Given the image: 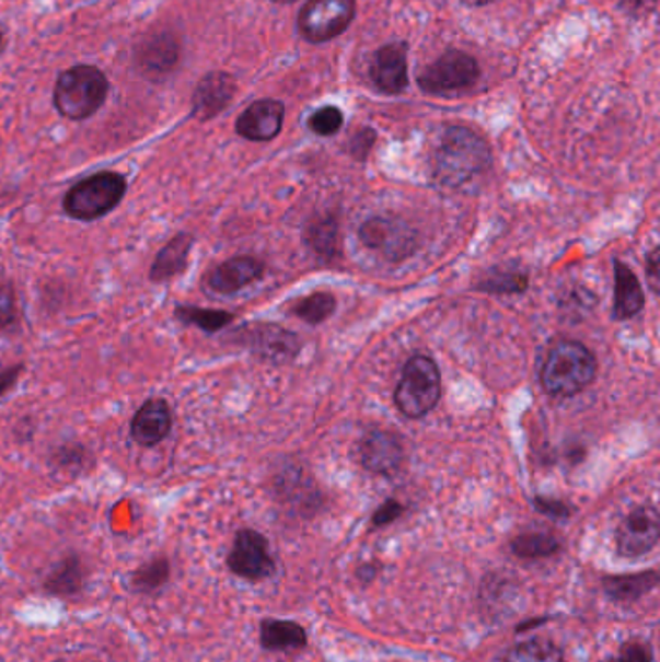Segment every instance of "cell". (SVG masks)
Wrapping results in <instances>:
<instances>
[{"mask_svg": "<svg viewBox=\"0 0 660 662\" xmlns=\"http://www.w3.org/2000/svg\"><path fill=\"white\" fill-rule=\"evenodd\" d=\"M493 165V151L483 136L467 126H450L435 155L436 181L445 188H461Z\"/></svg>", "mask_w": 660, "mask_h": 662, "instance_id": "6da1fadb", "label": "cell"}, {"mask_svg": "<svg viewBox=\"0 0 660 662\" xmlns=\"http://www.w3.org/2000/svg\"><path fill=\"white\" fill-rule=\"evenodd\" d=\"M594 376L597 359L593 352L579 341H560L546 355L541 384L551 395L569 397L583 392Z\"/></svg>", "mask_w": 660, "mask_h": 662, "instance_id": "7a4b0ae2", "label": "cell"}, {"mask_svg": "<svg viewBox=\"0 0 660 662\" xmlns=\"http://www.w3.org/2000/svg\"><path fill=\"white\" fill-rule=\"evenodd\" d=\"M109 95V80L100 68L80 65L65 70L55 85V107L70 120L92 117Z\"/></svg>", "mask_w": 660, "mask_h": 662, "instance_id": "3957f363", "label": "cell"}, {"mask_svg": "<svg viewBox=\"0 0 660 662\" xmlns=\"http://www.w3.org/2000/svg\"><path fill=\"white\" fill-rule=\"evenodd\" d=\"M126 188L128 183L120 173L101 171L76 183L65 196L62 208L68 218L76 221H95L105 218L125 200Z\"/></svg>", "mask_w": 660, "mask_h": 662, "instance_id": "277c9868", "label": "cell"}, {"mask_svg": "<svg viewBox=\"0 0 660 662\" xmlns=\"http://www.w3.org/2000/svg\"><path fill=\"white\" fill-rule=\"evenodd\" d=\"M440 397H442V378L436 362L425 355L413 357L405 364L402 382L395 390L397 409L409 419H420L435 409Z\"/></svg>", "mask_w": 660, "mask_h": 662, "instance_id": "5b68a950", "label": "cell"}, {"mask_svg": "<svg viewBox=\"0 0 660 662\" xmlns=\"http://www.w3.org/2000/svg\"><path fill=\"white\" fill-rule=\"evenodd\" d=\"M480 67L477 59L463 50H448L418 74V85L430 95L467 92L477 84Z\"/></svg>", "mask_w": 660, "mask_h": 662, "instance_id": "8992f818", "label": "cell"}, {"mask_svg": "<svg viewBox=\"0 0 660 662\" xmlns=\"http://www.w3.org/2000/svg\"><path fill=\"white\" fill-rule=\"evenodd\" d=\"M359 239L368 251L377 252L384 260L392 264L407 260L418 246L415 229L407 225L403 219L392 216L367 219L360 225Z\"/></svg>", "mask_w": 660, "mask_h": 662, "instance_id": "52a82bcc", "label": "cell"}, {"mask_svg": "<svg viewBox=\"0 0 660 662\" xmlns=\"http://www.w3.org/2000/svg\"><path fill=\"white\" fill-rule=\"evenodd\" d=\"M357 12L355 0H309L299 14V32L309 43H327L345 34Z\"/></svg>", "mask_w": 660, "mask_h": 662, "instance_id": "ba28073f", "label": "cell"}, {"mask_svg": "<svg viewBox=\"0 0 660 662\" xmlns=\"http://www.w3.org/2000/svg\"><path fill=\"white\" fill-rule=\"evenodd\" d=\"M233 341L251 349L259 359L277 364L293 361L301 351V339L294 336L293 332L277 324H251L241 327L236 329Z\"/></svg>", "mask_w": 660, "mask_h": 662, "instance_id": "9c48e42d", "label": "cell"}, {"mask_svg": "<svg viewBox=\"0 0 660 662\" xmlns=\"http://www.w3.org/2000/svg\"><path fill=\"white\" fill-rule=\"evenodd\" d=\"M227 566L239 578L262 581L276 573V562L269 553L268 538L254 529H241L233 548L227 556Z\"/></svg>", "mask_w": 660, "mask_h": 662, "instance_id": "30bf717a", "label": "cell"}, {"mask_svg": "<svg viewBox=\"0 0 660 662\" xmlns=\"http://www.w3.org/2000/svg\"><path fill=\"white\" fill-rule=\"evenodd\" d=\"M660 518L655 506H639L627 513L616 531V548L624 558H639L659 545Z\"/></svg>", "mask_w": 660, "mask_h": 662, "instance_id": "8fae6325", "label": "cell"}, {"mask_svg": "<svg viewBox=\"0 0 660 662\" xmlns=\"http://www.w3.org/2000/svg\"><path fill=\"white\" fill-rule=\"evenodd\" d=\"M360 460L370 473L392 477L405 462V445L402 438L390 430H370L362 445Z\"/></svg>", "mask_w": 660, "mask_h": 662, "instance_id": "7c38bea8", "label": "cell"}, {"mask_svg": "<svg viewBox=\"0 0 660 662\" xmlns=\"http://www.w3.org/2000/svg\"><path fill=\"white\" fill-rule=\"evenodd\" d=\"M370 78L378 92L397 95L409 85L407 43H387L374 53Z\"/></svg>", "mask_w": 660, "mask_h": 662, "instance_id": "4fadbf2b", "label": "cell"}, {"mask_svg": "<svg viewBox=\"0 0 660 662\" xmlns=\"http://www.w3.org/2000/svg\"><path fill=\"white\" fill-rule=\"evenodd\" d=\"M285 105L281 101H254L243 115L236 118V135L251 142H269L283 128Z\"/></svg>", "mask_w": 660, "mask_h": 662, "instance_id": "5bb4252c", "label": "cell"}, {"mask_svg": "<svg viewBox=\"0 0 660 662\" xmlns=\"http://www.w3.org/2000/svg\"><path fill=\"white\" fill-rule=\"evenodd\" d=\"M236 93V82L227 72H209L196 85L193 95V117L198 120H209L218 117L219 113L229 107Z\"/></svg>", "mask_w": 660, "mask_h": 662, "instance_id": "9a60e30c", "label": "cell"}, {"mask_svg": "<svg viewBox=\"0 0 660 662\" xmlns=\"http://www.w3.org/2000/svg\"><path fill=\"white\" fill-rule=\"evenodd\" d=\"M264 276V264L251 256H236L231 260L219 264L206 277V286L219 294L239 293L244 287L251 286Z\"/></svg>", "mask_w": 660, "mask_h": 662, "instance_id": "2e32d148", "label": "cell"}, {"mask_svg": "<svg viewBox=\"0 0 660 662\" xmlns=\"http://www.w3.org/2000/svg\"><path fill=\"white\" fill-rule=\"evenodd\" d=\"M171 428H173V413L169 403L163 399H150L136 413L130 425V437L136 444L151 448L161 444L171 434Z\"/></svg>", "mask_w": 660, "mask_h": 662, "instance_id": "e0dca14e", "label": "cell"}, {"mask_svg": "<svg viewBox=\"0 0 660 662\" xmlns=\"http://www.w3.org/2000/svg\"><path fill=\"white\" fill-rule=\"evenodd\" d=\"M176 60L178 42L167 32L150 35L136 47V65L148 78H165L176 67Z\"/></svg>", "mask_w": 660, "mask_h": 662, "instance_id": "ac0fdd59", "label": "cell"}, {"mask_svg": "<svg viewBox=\"0 0 660 662\" xmlns=\"http://www.w3.org/2000/svg\"><path fill=\"white\" fill-rule=\"evenodd\" d=\"M614 281H616L614 286L616 293H614L612 318L627 320L636 316L637 312L644 311V287L639 283L634 269L626 266L624 262H614Z\"/></svg>", "mask_w": 660, "mask_h": 662, "instance_id": "d6986e66", "label": "cell"}, {"mask_svg": "<svg viewBox=\"0 0 660 662\" xmlns=\"http://www.w3.org/2000/svg\"><path fill=\"white\" fill-rule=\"evenodd\" d=\"M194 246V236L190 233H178L173 236L155 256L151 264L150 279L153 283H163L173 277L181 276Z\"/></svg>", "mask_w": 660, "mask_h": 662, "instance_id": "ffe728a7", "label": "cell"}, {"mask_svg": "<svg viewBox=\"0 0 660 662\" xmlns=\"http://www.w3.org/2000/svg\"><path fill=\"white\" fill-rule=\"evenodd\" d=\"M659 581V571L647 570L627 576H606L602 579V589L614 603H636L655 591Z\"/></svg>", "mask_w": 660, "mask_h": 662, "instance_id": "44dd1931", "label": "cell"}, {"mask_svg": "<svg viewBox=\"0 0 660 662\" xmlns=\"http://www.w3.org/2000/svg\"><path fill=\"white\" fill-rule=\"evenodd\" d=\"M259 643L266 651L274 653L299 651L309 643V636L306 629L297 622L266 618L259 624Z\"/></svg>", "mask_w": 660, "mask_h": 662, "instance_id": "7402d4cb", "label": "cell"}, {"mask_svg": "<svg viewBox=\"0 0 660 662\" xmlns=\"http://www.w3.org/2000/svg\"><path fill=\"white\" fill-rule=\"evenodd\" d=\"M85 571L82 560L70 554L62 558L45 579L43 588L55 596H74L84 589Z\"/></svg>", "mask_w": 660, "mask_h": 662, "instance_id": "603a6c76", "label": "cell"}, {"mask_svg": "<svg viewBox=\"0 0 660 662\" xmlns=\"http://www.w3.org/2000/svg\"><path fill=\"white\" fill-rule=\"evenodd\" d=\"M561 550L560 538L546 531H531L511 541V553L521 560H543Z\"/></svg>", "mask_w": 660, "mask_h": 662, "instance_id": "cb8c5ba5", "label": "cell"}, {"mask_svg": "<svg viewBox=\"0 0 660 662\" xmlns=\"http://www.w3.org/2000/svg\"><path fill=\"white\" fill-rule=\"evenodd\" d=\"M176 320H181L186 326H194L206 332V334H216L223 327L233 322L234 316L231 312L211 311V309H200V306H190V304H181L175 309Z\"/></svg>", "mask_w": 660, "mask_h": 662, "instance_id": "d4e9b609", "label": "cell"}, {"mask_svg": "<svg viewBox=\"0 0 660 662\" xmlns=\"http://www.w3.org/2000/svg\"><path fill=\"white\" fill-rule=\"evenodd\" d=\"M561 649L546 638H531L511 647L503 662H561Z\"/></svg>", "mask_w": 660, "mask_h": 662, "instance_id": "484cf974", "label": "cell"}, {"mask_svg": "<svg viewBox=\"0 0 660 662\" xmlns=\"http://www.w3.org/2000/svg\"><path fill=\"white\" fill-rule=\"evenodd\" d=\"M169 576H171V564L167 558H153L132 573L130 583L136 593L153 595L167 583Z\"/></svg>", "mask_w": 660, "mask_h": 662, "instance_id": "4316f807", "label": "cell"}, {"mask_svg": "<svg viewBox=\"0 0 660 662\" xmlns=\"http://www.w3.org/2000/svg\"><path fill=\"white\" fill-rule=\"evenodd\" d=\"M306 241L312 246V251L322 256L324 260H334L335 254H337V243H339L337 221L329 218L310 223Z\"/></svg>", "mask_w": 660, "mask_h": 662, "instance_id": "83f0119b", "label": "cell"}, {"mask_svg": "<svg viewBox=\"0 0 660 662\" xmlns=\"http://www.w3.org/2000/svg\"><path fill=\"white\" fill-rule=\"evenodd\" d=\"M525 274L516 271V269H493L488 276L478 281V291L493 294H513L523 293L526 289Z\"/></svg>", "mask_w": 660, "mask_h": 662, "instance_id": "f1b7e54d", "label": "cell"}, {"mask_svg": "<svg viewBox=\"0 0 660 662\" xmlns=\"http://www.w3.org/2000/svg\"><path fill=\"white\" fill-rule=\"evenodd\" d=\"M335 297L329 293H314L304 297L293 306V314L306 324H320L329 318L335 311Z\"/></svg>", "mask_w": 660, "mask_h": 662, "instance_id": "f546056e", "label": "cell"}, {"mask_svg": "<svg viewBox=\"0 0 660 662\" xmlns=\"http://www.w3.org/2000/svg\"><path fill=\"white\" fill-rule=\"evenodd\" d=\"M343 123H345V118H343L341 109H337L334 105L322 107L309 118L310 130L319 136L337 135L341 130Z\"/></svg>", "mask_w": 660, "mask_h": 662, "instance_id": "4dcf8cb0", "label": "cell"}, {"mask_svg": "<svg viewBox=\"0 0 660 662\" xmlns=\"http://www.w3.org/2000/svg\"><path fill=\"white\" fill-rule=\"evenodd\" d=\"M652 647L644 641H627L609 662H652Z\"/></svg>", "mask_w": 660, "mask_h": 662, "instance_id": "1f68e13d", "label": "cell"}, {"mask_svg": "<svg viewBox=\"0 0 660 662\" xmlns=\"http://www.w3.org/2000/svg\"><path fill=\"white\" fill-rule=\"evenodd\" d=\"M533 503H535L536 512L543 513V515L551 518V520H568L569 515L574 513V508H571L569 503L561 502V500H554V498L536 496Z\"/></svg>", "mask_w": 660, "mask_h": 662, "instance_id": "d6a6232c", "label": "cell"}, {"mask_svg": "<svg viewBox=\"0 0 660 662\" xmlns=\"http://www.w3.org/2000/svg\"><path fill=\"white\" fill-rule=\"evenodd\" d=\"M16 293L10 286H0V329H7L16 322Z\"/></svg>", "mask_w": 660, "mask_h": 662, "instance_id": "836d02e7", "label": "cell"}, {"mask_svg": "<svg viewBox=\"0 0 660 662\" xmlns=\"http://www.w3.org/2000/svg\"><path fill=\"white\" fill-rule=\"evenodd\" d=\"M374 142H377V132L372 128H360L359 132L352 136L351 142H349V151H351L352 158H357L359 161L367 160Z\"/></svg>", "mask_w": 660, "mask_h": 662, "instance_id": "e575fe53", "label": "cell"}, {"mask_svg": "<svg viewBox=\"0 0 660 662\" xmlns=\"http://www.w3.org/2000/svg\"><path fill=\"white\" fill-rule=\"evenodd\" d=\"M403 510H405V508H403L402 503L397 502V500H387V502L382 503V506L378 508L374 518H372V525H374V527H385V525H390V523L397 520V518L402 515Z\"/></svg>", "mask_w": 660, "mask_h": 662, "instance_id": "d590c367", "label": "cell"}, {"mask_svg": "<svg viewBox=\"0 0 660 662\" xmlns=\"http://www.w3.org/2000/svg\"><path fill=\"white\" fill-rule=\"evenodd\" d=\"M622 7L632 16H649L657 9V0H622Z\"/></svg>", "mask_w": 660, "mask_h": 662, "instance_id": "8d00e7d4", "label": "cell"}, {"mask_svg": "<svg viewBox=\"0 0 660 662\" xmlns=\"http://www.w3.org/2000/svg\"><path fill=\"white\" fill-rule=\"evenodd\" d=\"M24 367L16 364V367H10L7 370H0V397L4 394H9L12 387L16 386L18 380L22 376Z\"/></svg>", "mask_w": 660, "mask_h": 662, "instance_id": "74e56055", "label": "cell"}, {"mask_svg": "<svg viewBox=\"0 0 660 662\" xmlns=\"http://www.w3.org/2000/svg\"><path fill=\"white\" fill-rule=\"evenodd\" d=\"M659 248H655L647 256V274H649V279H651V287L655 293L659 291Z\"/></svg>", "mask_w": 660, "mask_h": 662, "instance_id": "f35d334b", "label": "cell"}, {"mask_svg": "<svg viewBox=\"0 0 660 662\" xmlns=\"http://www.w3.org/2000/svg\"><path fill=\"white\" fill-rule=\"evenodd\" d=\"M378 576V566L377 564H364V566H360L359 570H357V578H359L360 583L362 585H368V583H372Z\"/></svg>", "mask_w": 660, "mask_h": 662, "instance_id": "ab89813d", "label": "cell"}, {"mask_svg": "<svg viewBox=\"0 0 660 662\" xmlns=\"http://www.w3.org/2000/svg\"><path fill=\"white\" fill-rule=\"evenodd\" d=\"M551 620V616H543V618H539V620L525 622V624H519L518 631H529V629L539 628V626H543L546 622Z\"/></svg>", "mask_w": 660, "mask_h": 662, "instance_id": "60d3db41", "label": "cell"}, {"mask_svg": "<svg viewBox=\"0 0 660 662\" xmlns=\"http://www.w3.org/2000/svg\"><path fill=\"white\" fill-rule=\"evenodd\" d=\"M463 4H467L471 9H480V7H486V4H493V2H498V0H461Z\"/></svg>", "mask_w": 660, "mask_h": 662, "instance_id": "b9f144b4", "label": "cell"}, {"mask_svg": "<svg viewBox=\"0 0 660 662\" xmlns=\"http://www.w3.org/2000/svg\"><path fill=\"white\" fill-rule=\"evenodd\" d=\"M274 2H294V0H274Z\"/></svg>", "mask_w": 660, "mask_h": 662, "instance_id": "7bdbcfd3", "label": "cell"}, {"mask_svg": "<svg viewBox=\"0 0 660 662\" xmlns=\"http://www.w3.org/2000/svg\"><path fill=\"white\" fill-rule=\"evenodd\" d=\"M0 43H2V34H0Z\"/></svg>", "mask_w": 660, "mask_h": 662, "instance_id": "ee69618b", "label": "cell"}, {"mask_svg": "<svg viewBox=\"0 0 660 662\" xmlns=\"http://www.w3.org/2000/svg\"><path fill=\"white\" fill-rule=\"evenodd\" d=\"M55 662H65V661H55Z\"/></svg>", "mask_w": 660, "mask_h": 662, "instance_id": "f6af8a7d", "label": "cell"}]
</instances>
